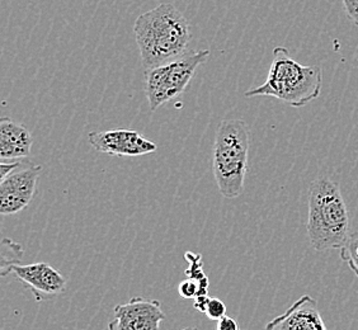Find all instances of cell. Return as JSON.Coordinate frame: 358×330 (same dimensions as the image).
<instances>
[{"instance_id": "cell-1", "label": "cell", "mask_w": 358, "mask_h": 330, "mask_svg": "<svg viewBox=\"0 0 358 330\" xmlns=\"http://www.w3.org/2000/svg\"><path fill=\"white\" fill-rule=\"evenodd\" d=\"M134 34L145 70L186 54L192 38L189 22L172 3H162L140 14Z\"/></svg>"}, {"instance_id": "cell-2", "label": "cell", "mask_w": 358, "mask_h": 330, "mask_svg": "<svg viewBox=\"0 0 358 330\" xmlns=\"http://www.w3.org/2000/svg\"><path fill=\"white\" fill-rule=\"evenodd\" d=\"M308 236L317 252L341 249L350 238V213L337 183L317 178L309 187Z\"/></svg>"}, {"instance_id": "cell-3", "label": "cell", "mask_w": 358, "mask_h": 330, "mask_svg": "<svg viewBox=\"0 0 358 330\" xmlns=\"http://www.w3.org/2000/svg\"><path fill=\"white\" fill-rule=\"evenodd\" d=\"M323 71L320 66H306L294 60L289 50L277 46L268 76L262 85L244 93L252 96H273L291 107H303L320 96Z\"/></svg>"}, {"instance_id": "cell-4", "label": "cell", "mask_w": 358, "mask_h": 330, "mask_svg": "<svg viewBox=\"0 0 358 330\" xmlns=\"http://www.w3.org/2000/svg\"><path fill=\"white\" fill-rule=\"evenodd\" d=\"M250 134L243 120H225L215 135L213 173L221 194L227 200L241 196L248 171Z\"/></svg>"}, {"instance_id": "cell-5", "label": "cell", "mask_w": 358, "mask_h": 330, "mask_svg": "<svg viewBox=\"0 0 358 330\" xmlns=\"http://www.w3.org/2000/svg\"><path fill=\"white\" fill-rule=\"evenodd\" d=\"M210 54V50L188 51L172 62L145 70V93L150 110L155 112L180 96Z\"/></svg>"}, {"instance_id": "cell-6", "label": "cell", "mask_w": 358, "mask_h": 330, "mask_svg": "<svg viewBox=\"0 0 358 330\" xmlns=\"http://www.w3.org/2000/svg\"><path fill=\"white\" fill-rule=\"evenodd\" d=\"M41 165H28L15 169L7 178L0 180V213H21L34 200L37 182L41 175Z\"/></svg>"}, {"instance_id": "cell-7", "label": "cell", "mask_w": 358, "mask_h": 330, "mask_svg": "<svg viewBox=\"0 0 358 330\" xmlns=\"http://www.w3.org/2000/svg\"><path fill=\"white\" fill-rule=\"evenodd\" d=\"M113 317L108 330H160L166 314L158 300L132 297L113 309Z\"/></svg>"}, {"instance_id": "cell-8", "label": "cell", "mask_w": 358, "mask_h": 330, "mask_svg": "<svg viewBox=\"0 0 358 330\" xmlns=\"http://www.w3.org/2000/svg\"><path fill=\"white\" fill-rule=\"evenodd\" d=\"M88 138L96 152L115 157H143L158 149L152 140L145 138L138 131L127 129L90 132Z\"/></svg>"}, {"instance_id": "cell-9", "label": "cell", "mask_w": 358, "mask_h": 330, "mask_svg": "<svg viewBox=\"0 0 358 330\" xmlns=\"http://www.w3.org/2000/svg\"><path fill=\"white\" fill-rule=\"evenodd\" d=\"M12 273L20 282L32 292L38 303L62 295L66 289V280L48 263H34L12 269Z\"/></svg>"}, {"instance_id": "cell-10", "label": "cell", "mask_w": 358, "mask_h": 330, "mask_svg": "<svg viewBox=\"0 0 358 330\" xmlns=\"http://www.w3.org/2000/svg\"><path fill=\"white\" fill-rule=\"evenodd\" d=\"M266 330H328L324 323L317 301L309 295H303L283 314L272 319Z\"/></svg>"}, {"instance_id": "cell-11", "label": "cell", "mask_w": 358, "mask_h": 330, "mask_svg": "<svg viewBox=\"0 0 358 330\" xmlns=\"http://www.w3.org/2000/svg\"><path fill=\"white\" fill-rule=\"evenodd\" d=\"M32 145L34 138L24 126L10 117L0 120V158L3 162L28 158Z\"/></svg>"}, {"instance_id": "cell-12", "label": "cell", "mask_w": 358, "mask_h": 330, "mask_svg": "<svg viewBox=\"0 0 358 330\" xmlns=\"http://www.w3.org/2000/svg\"><path fill=\"white\" fill-rule=\"evenodd\" d=\"M23 257V249L21 244L15 243L12 239L4 238L1 241L0 250V273L3 277L12 273V269L15 266L21 264Z\"/></svg>"}, {"instance_id": "cell-13", "label": "cell", "mask_w": 358, "mask_h": 330, "mask_svg": "<svg viewBox=\"0 0 358 330\" xmlns=\"http://www.w3.org/2000/svg\"><path fill=\"white\" fill-rule=\"evenodd\" d=\"M186 261L189 263L188 268L185 271L188 278H192L194 281L200 283L203 292L208 295V287H210V280L203 272V261H202V255L200 253H192L187 252L185 254Z\"/></svg>"}, {"instance_id": "cell-14", "label": "cell", "mask_w": 358, "mask_h": 330, "mask_svg": "<svg viewBox=\"0 0 358 330\" xmlns=\"http://www.w3.org/2000/svg\"><path fill=\"white\" fill-rule=\"evenodd\" d=\"M341 259L348 264L352 272L358 278V231L351 233L345 245L339 249Z\"/></svg>"}, {"instance_id": "cell-15", "label": "cell", "mask_w": 358, "mask_h": 330, "mask_svg": "<svg viewBox=\"0 0 358 330\" xmlns=\"http://www.w3.org/2000/svg\"><path fill=\"white\" fill-rule=\"evenodd\" d=\"M210 320L219 322L220 319L227 317V305L221 301L220 299L210 297L206 305V309L203 313Z\"/></svg>"}, {"instance_id": "cell-16", "label": "cell", "mask_w": 358, "mask_h": 330, "mask_svg": "<svg viewBox=\"0 0 358 330\" xmlns=\"http://www.w3.org/2000/svg\"><path fill=\"white\" fill-rule=\"evenodd\" d=\"M178 292L183 299H193V300L199 296L206 295L201 287L200 283L194 281L192 278H188V277H187V280L179 283Z\"/></svg>"}, {"instance_id": "cell-17", "label": "cell", "mask_w": 358, "mask_h": 330, "mask_svg": "<svg viewBox=\"0 0 358 330\" xmlns=\"http://www.w3.org/2000/svg\"><path fill=\"white\" fill-rule=\"evenodd\" d=\"M345 14L356 26H358V0H342Z\"/></svg>"}, {"instance_id": "cell-18", "label": "cell", "mask_w": 358, "mask_h": 330, "mask_svg": "<svg viewBox=\"0 0 358 330\" xmlns=\"http://www.w3.org/2000/svg\"><path fill=\"white\" fill-rule=\"evenodd\" d=\"M21 166L20 160H14L13 163H1L0 164V180L7 178L10 173H13L15 169Z\"/></svg>"}, {"instance_id": "cell-19", "label": "cell", "mask_w": 358, "mask_h": 330, "mask_svg": "<svg viewBox=\"0 0 358 330\" xmlns=\"http://www.w3.org/2000/svg\"><path fill=\"white\" fill-rule=\"evenodd\" d=\"M217 330H241V328L233 317H224L217 322Z\"/></svg>"}, {"instance_id": "cell-20", "label": "cell", "mask_w": 358, "mask_h": 330, "mask_svg": "<svg viewBox=\"0 0 358 330\" xmlns=\"http://www.w3.org/2000/svg\"><path fill=\"white\" fill-rule=\"evenodd\" d=\"M208 300H210V296L208 295H202L196 297V299H194V305H193L194 309L199 310L201 313H205Z\"/></svg>"}, {"instance_id": "cell-21", "label": "cell", "mask_w": 358, "mask_h": 330, "mask_svg": "<svg viewBox=\"0 0 358 330\" xmlns=\"http://www.w3.org/2000/svg\"><path fill=\"white\" fill-rule=\"evenodd\" d=\"M180 330H199L197 328H193V327H188V328H185V329H180Z\"/></svg>"}]
</instances>
